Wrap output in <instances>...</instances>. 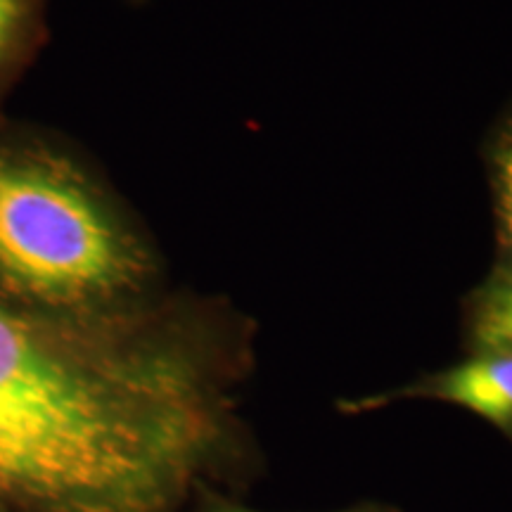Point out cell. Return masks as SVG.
<instances>
[{"label":"cell","mask_w":512,"mask_h":512,"mask_svg":"<svg viewBox=\"0 0 512 512\" xmlns=\"http://www.w3.org/2000/svg\"><path fill=\"white\" fill-rule=\"evenodd\" d=\"M233 446L200 339L0 299V510L181 512Z\"/></svg>","instance_id":"obj_1"},{"label":"cell","mask_w":512,"mask_h":512,"mask_svg":"<svg viewBox=\"0 0 512 512\" xmlns=\"http://www.w3.org/2000/svg\"><path fill=\"white\" fill-rule=\"evenodd\" d=\"M467 335L472 354L512 351V256H501L472 297Z\"/></svg>","instance_id":"obj_4"},{"label":"cell","mask_w":512,"mask_h":512,"mask_svg":"<svg viewBox=\"0 0 512 512\" xmlns=\"http://www.w3.org/2000/svg\"><path fill=\"white\" fill-rule=\"evenodd\" d=\"M195 512H259V510L245 508V505H240L238 501H230V498L207 494L202 498L200 508H197ZM342 512H394V510L382 508V505H361V508H351V510H342Z\"/></svg>","instance_id":"obj_7"},{"label":"cell","mask_w":512,"mask_h":512,"mask_svg":"<svg viewBox=\"0 0 512 512\" xmlns=\"http://www.w3.org/2000/svg\"><path fill=\"white\" fill-rule=\"evenodd\" d=\"M38 0H0V64L15 53L29 34Z\"/></svg>","instance_id":"obj_6"},{"label":"cell","mask_w":512,"mask_h":512,"mask_svg":"<svg viewBox=\"0 0 512 512\" xmlns=\"http://www.w3.org/2000/svg\"><path fill=\"white\" fill-rule=\"evenodd\" d=\"M394 399H434L479 415L512 441V351H477L467 361L425 375L399 392L363 399L356 408L384 406Z\"/></svg>","instance_id":"obj_3"},{"label":"cell","mask_w":512,"mask_h":512,"mask_svg":"<svg viewBox=\"0 0 512 512\" xmlns=\"http://www.w3.org/2000/svg\"><path fill=\"white\" fill-rule=\"evenodd\" d=\"M0 512H3V510H0Z\"/></svg>","instance_id":"obj_8"},{"label":"cell","mask_w":512,"mask_h":512,"mask_svg":"<svg viewBox=\"0 0 512 512\" xmlns=\"http://www.w3.org/2000/svg\"><path fill=\"white\" fill-rule=\"evenodd\" d=\"M150 256L72 164L0 150V292L36 309L107 311L138 292Z\"/></svg>","instance_id":"obj_2"},{"label":"cell","mask_w":512,"mask_h":512,"mask_svg":"<svg viewBox=\"0 0 512 512\" xmlns=\"http://www.w3.org/2000/svg\"><path fill=\"white\" fill-rule=\"evenodd\" d=\"M496 233L503 256H512V117L501 126L491 147Z\"/></svg>","instance_id":"obj_5"}]
</instances>
